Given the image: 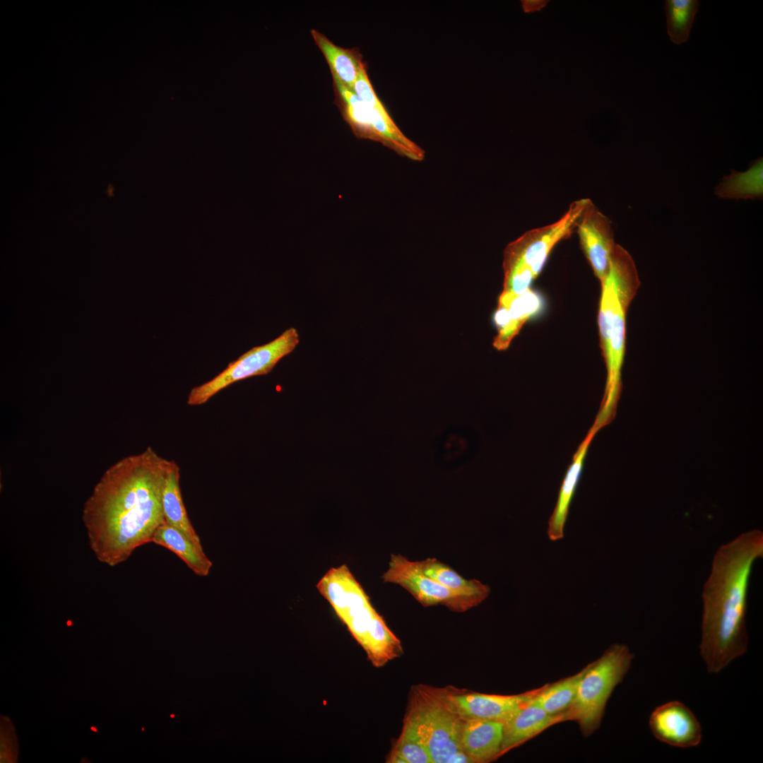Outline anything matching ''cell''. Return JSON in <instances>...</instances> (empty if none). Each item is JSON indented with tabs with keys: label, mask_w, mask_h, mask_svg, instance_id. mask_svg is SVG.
<instances>
[{
	"label": "cell",
	"mask_w": 763,
	"mask_h": 763,
	"mask_svg": "<svg viewBox=\"0 0 763 763\" xmlns=\"http://www.w3.org/2000/svg\"><path fill=\"white\" fill-rule=\"evenodd\" d=\"M172 460L151 447L108 468L85 503L83 521L97 559L110 567L151 542L164 521L162 495Z\"/></svg>",
	"instance_id": "6da1fadb"
},
{
	"label": "cell",
	"mask_w": 763,
	"mask_h": 763,
	"mask_svg": "<svg viewBox=\"0 0 763 763\" xmlns=\"http://www.w3.org/2000/svg\"><path fill=\"white\" fill-rule=\"evenodd\" d=\"M763 557V533L752 530L716 552L702 598L700 654L709 673H718L748 647L745 627L750 576Z\"/></svg>",
	"instance_id": "7a4b0ae2"
},
{
	"label": "cell",
	"mask_w": 763,
	"mask_h": 763,
	"mask_svg": "<svg viewBox=\"0 0 763 763\" xmlns=\"http://www.w3.org/2000/svg\"><path fill=\"white\" fill-rule=\"evenodd\" d=\"M601 285L598 324L600 346L608 372L601 411L608 413L614 407L620 390V368L625 351L626 315L640 285L632 256L618 244L613 252L608 272Z\"/></svg>",
	"instance_id": "3957f363"
},
{
	"label": "cell",
	"mask_w": 763,
	"mask_h": 763,
	"mask_svg": "<svg viewBox=\"0 0 763 763\" xmlns=\"http://www.w3.org/2000/svg\"><path fill=\"white\" fill-rule=\"evenodd\" d=\"M317 588L364 649L373 666L381 667L402 653L400 640L373 608L345 564L331 568Z\"/></svg>",
	"instance_id": "277c9868"
},
{
	"label": "cell",
	"mask_w": 763,
	"mask_h": 763,
	"mask_svg": "<svg viewBox=\"0 0 763 763\" xmlns=\"http://www.w3.org/2000/svg\"><path fill=\"white\" fill-rule=\"evenodd\" d=\"M405 720L416 729L432 763H471L463 752L461 735L464 719L449 705L443 689L413 687Z\"/></svg>",
	"instance_id": "5b68a950"
},
{
	"label": "cell",
	"mask_w": 763,
	"mask_h": 763,
	"mask_svg": "<svg viewBox=\"0 0 763 763\" xmlns=\"http://www.w3.org/2000/svg\"><path fill=\"white\" fill-rule=\"evenodd\" d=\"M633 658L627 646L615 644L585 667L574 701L567 710L569 721L579 724L584 736L599 728L607 702L628 672Z\"/></svg>",
	"instance_id": "8992f818"
},
{
	"label": "cell",
	"mask_w": 763,
	"mask_h": 763,
	"mask_svg": "<svg viewBox=\"0 0 763 763\" xmlns=\"http://www.w3.org/2000/svg\"><path fill=\"white\" fill-rule=\"evenodd\" d=\"M300 342L298 332L290 327L272 341L255 346L208 382L194 387L187 398L189 406L206 403L221 390L238 381L269 373L275 365L290 353Z\"/></svg>",
	"instance_id": "52a82bcc"
},
{
	"label": "cell",
	"mask_w": 763,
	"mask_h": 763,
	"mask_svg": "<svg viewBox=\"0 0 763 763\" xmlns=\"http://www.w3.org/2000/svg\"><path fill=\"white\" fill-rule=\"evenodd\" d=\"M589 199H580L569 205L557 221L531 229L510 242L504 251V261L521 264L536 278L555 245L576 230L578 220Z\"/></svg>",
	"instance_id": "ba28073f"
},
{
	"label": "cell",
	"mask_w": 763,
	"mask_h": 763,
	"mask_svg": "<svg viewBox=\"0 0 763 763\" xmlns=\"http://www.w3.org/2000/svg\"><path fill=\"white\" fill-rule=\"evenodd\" d=\"M382 579L384 582L401 586L425 607L440 604L451 611L463 613L482 603L474 597L449 589L426 576L416 561H410L401 555H391Z\"/></svg>",
	"instance_id": "9c48e42d"
},
{
	"label": "cell",
	"mask_w": 763,
	"mask_h": 763,
	"mask_svg": "<svg viewBox=\"0 0 763 763\" xmlns=\"http://www.w3.org/2000/svg\"><path fill=\"white\" fill-rule=\"evenodd\" d=\"M445 699L464 720L505 722L529 702L540 688L516 695L487 694L442 688Z\"/></svg>",
	"instance_id": "30bf717a"
},
{
	"label": "cell",
	"mask_w": 763,
	"mask_h": 763,
	"mask_svg": "<svg viewBox=\"0 0 763 763\" xmlns=\"http://www.w3.org/2000/svg\"><path fill=\"white\" fill-rule=\"evenodd\" d=\"M576 230L584 255L601 283L608 272L611 255L617 244L611 222L589 199Z\"/></svg>",
	"instance_id": "8fae6325"
},
{
	"label": "cell",
	"mask_w": 763,
	"mask_h": 763,
	"mask_svg": "<svg viewBox=\"0 0 763 763\" xmlns=\"http://www.w3.org/2000/svg\"><path fill=\"white\" fill-rule=\"evenodd\" d=\"M654 737L671 746L689 748L699 745L701 725L693 712L682 702L671 701L656 707L649 718Z\"/></svg>",
	"instance_id": "7c38bea8"
},
{
	"label": "cell",
	"mask_w": 763,
	"mask_h": 763,
	"mask_svg": "<svg viewBox=\"0 0 763 763\" xmlns=\"http://www.w3.org/2000/svg\"><path fill=\"white\" fill-rule=\"evenodd\" d=\"M543 299L540 293L529 288L520 295L502 292L494 314L497 333L493 346L506 350L524 324L543 309Z\"/></svg>",
	"instance_id": "4fadbf2b"
},
{
	"label": "cell",
	"mask_w": 763,
	"mask_h": 763,
	"mask_svg": "<svg viewBox=\"0 0 763 763\" xmlns=\"http://www.w3.org/2000/svg\"><path fill=\"white\" fill-rule=\"evenodd\" d=\"M565 721H569L567 711L558 714H549L530 700L504 722L500 756L548 728Z\"/></svg>",
	"instance_id": "5bb4252c"
},
{
	"label": "cell",
	"mask_w": 763,
	"mask_h": 763,
	"mask_svg": "<svg viewBox=\"0 0 763 763\" xmlns=\"http://www.w3.org/2000/svg\"><path fill=\"white\" fill-rule=\"evenodd\" d=\"M504 723L467 719L463 724L461 744L473 762H488L500 756Z\"/></svg>",
	"instance_id": "9a60e30c"
},
{
	"label": "cell",
	"mask_w": 763,
	"mask_h": 763,
	"mask_svg": "<svg viewBox=\"0 0 763 763\" xmlns=\"http://www.w3.org/2000/svg\"><path fill=\"white\" fill-rule=\"evenodd\" d=\"M600 428L595 422L579 445L566 473L560 489L557 504L548 521L547 533L552 541L558 540L564 536V527L569 507L579 483L585 456L594 435Z\"/></svg>",
	"instance_id": "2e32d148"
},
{
	"label": "cell",
	"mask_w": 763,
	"mask_h": 763,
	"mask_svg": "<svg viewBox=\"0 0 763 763\" xmlns=\"http://www.w3.org/2000/svg\"><path fill=\"white\" fill-rule=\"evenodd\" d=\"M151 542L175 553L196 575L206 576L209 574L213 563L203 550L165 521L155 531Z\"/></svg>",
	"instance_id": "e0dca14e"
},
{
	"label": "cell",
	"mask_w": 763,
	"mask_h": 763,
	"mask_svg": "<svg viewBox=\"0 0 763 763\" xmlns=\"http://www.w3.org/2000/svg\"><path fill=\"white\" fill-rule=\"evenodd\" d=\"M179 467L172 461L166 473L162 495L164 521L186 535L196 546L203 549L199 536L188 517L179 486Z\"/></svg>",
	"instance_id": "ac0fdd59"
},
{
	"label": "cell",
	"mask_w": 763,
	"mask_h": 763,
	"mask_svg": "<svg viewBox=\"0 0 763 763\" xmlns=\"http://www.w3.org/2000/svg\"><path fill=\"white\" fill-rule=\"evenodd\" d=\"M420 570L427 576L449 589L464 596L474 597L483 602L490 589L486 584L472 579H466L457 572L436 558L416 561Z\"/></svg>",
	"instance_id": "d6986e66"
},
{
	"label": "cell",
	"mask_w": 763,
	"mask_h": 763,
	"mask_svg": "<svg viewBox=\"0 0 763 763\" xmlns=\"http://www.w3.org/2000/svg\"><path fill=\"white\" fill-rule=\"evenodd\" d=\"M311 32L325 56L333 76L338 78L346 88L353 90L360 71L365 67L360 59L350 49L334 45L319 32L312 30Z\"/></svg>",
	"instance_id": "ffe728a7"
},
{
	"label": "cell",
	"mask_w": 763,
	"mask_h": 763,
	"mask_svg": "<svg viewBox=\"0 0 763 763\" xmlns=\"http://www.w3.org/2000/svg\"><path fill=\"white\" fill-rule=\"evenodd\" d=\"M762 158L753 161L744 172L732 171L716 187L715 193L722 198L760 199L763 194Z\"/></svg>",
	"instance_id": "44dd1931"
},
{
	"label": "cell",
	"mask_w": 763,
	"mask_h": 763,
	"mask_svg": "<svg viewBox=\"0 0 763 763\" xmlns=\"http://www.w3.org/2000/svg\"><path fill=\"white\" fill-rule=\"evenodd\" d=\"M585 669L586 668L578 673L553 684L540 687L539 691L531 699V702L540 706L549 714H558L567 711L574 701Z\"/></svg>",
	"instance_id": "7402d4cb"
},
{
	"label": "cell",
	"mask_w": 763,
	"mask_h": 763,
	"mask_svg": "<svg viewBox=\"0 0 763 763\" xmlns=\"http://www.w3.org/2000/svg\"><path fill=\"white\" fill-rule=\"evenodd\" d=\"M699 5V1L697 0L664 1L667 32L670 40L674 44L681 45L688 40Z\"/></svg>",
	"instance_id": "603a6c76"
},
{
	"label": "cell",
	"mask_w": 763,
	"mask_h": 763,
	"mask_svg": "<svg viewBox=\"0 0 763 763\" xmlns=\"http://www.w3.org/2000/svg\"><path fill=\"white\" fill-rule=\"evenodd\" d=\"M387 762L432 763L430 752L416 729L405 719L401 733L389 754Z\"/></svg>",
	"instance_id": "cb8c5ba5"
},
{
	"label": "cell",
	"mask_w": 763,
	"mask_h": 763,
	"mask_svg": "<svg viewBox=\"0 0 763 763\" xmlns=\"http://www.w3.org/2000/svg\"><path fill=\"white\" fill-rule=\"evenodd\" d=\"M353 91L366 105L383 114L388 113L374 91L365 67L360 72Z\"/></svg>",
	"instance_id": "d4e9b609"
},
{
	"label": "cell",
	"mask_w": 763,
	"mask_h": 763,
	"mask_svg": "<svg viewBox=\"0 0 763 763\" xmlns=\"http://www.w3.org/2000/svg\"><path fill=\"white\" fill-rule=\"evenodd\" d=\"M523 8L526 12H531L540 9L544 7L547 4L545 1L540 0H526L523 1Z\"/></svg>",
	"instance_id": "484cf974"
},
{
	"label": "cell",
	"mask_w": 763,
	"mask_h": 763,
	"mask_svg": "<svg viewBox=\"0 0 763 763\" xmlns=\"http://www.w3.org/2000/svg\"><path fill=\"white\" fill-rule=\"evenodd\" d=\"M91 730L94 731L95 732L97 731V730L95 727H91Z\"/></svg>",
	"instance_id": "4316f807"
}]
</instances>
